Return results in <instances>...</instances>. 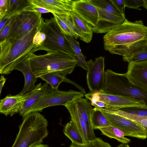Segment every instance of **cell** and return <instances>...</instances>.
<instances>
[{"label": "cell", "instance_id": "1", "mask_svg": "<svg viewBox=\"0 0 147 147\" xmlns=\"http://www.w3.org/2000/svg\"><path fill=\"white\" fill-rule=\"evenodd\" d=\"M104 49L112 54L128 57L147 47V26L142 20L126 19L103 37Z\"/></svg>", "mask_w": 147, "mask_h": 147}, {"label": "cell", "instance_id": "2", "mask_svg": "<svg viewBox=\"0 0 147 147\" xmlns=\"http://www.w3.org/2000/svg\"><path fill=\"white\" fill-rule=\"evenodd\" d=\"M41 21L30 32L17 40L6 39L0 42V73L8 75L17 65L38 51L40 45L33 43L34 37L41 28Z\"/></svg>", "mask_w": 147, "mask_h": 147}, {"label": "cell", "instance_id": "3", "mask_svg": "<svg viewBox=\"0 0 147 147\" xmlns=\"http://www.w3.org/2000/svg\"><path fill=\"white\" fill-rule=\"evenodd\" d=\"M30 59L32 69L37 79L52 72H58L65 76L73 71L77 63L75 55L61 52L39 55L34 53Z\"/></svg>", "mask_w": 147, "mask_h": 147}, {"label": "cell", "instance_id": "4", "mask_svg": "<svg viewBox=\"0 0 147 147\" xmlns=\"http://www.w3.org/2000/svg\"><path fill=\"white\" fill-rule=\"evenodd\" d=\"M23 118L11 147H31L41 144L49 133L47 119L38 112H32Z\"/></svg>", "mask_w": 147, "mask_h": 147}, {"label": "cell", "instance_id": "5", "mask_svg": "<svg viewBox=\"0 0 147 147\" xmlns=\"http://www.w3.org/2000/svg\"><path fill=\"white\" fill-rule=\"evenodd\" d=\"M101 92L107 94L134 98L144 102L147 107V92L132 84L125 73L119 74L107 69L105 71L104 89Z\"/></svg>", "mask_w": 147, "mask_h": 147}, {"label": "cell", "instance_id": "6", "mask_svg": "<svg viewBox=\"0 0 147 147\" xmlns=\"http://www.w3.org/2000/svg\"><path fill=\"white\" fill-rule=\"evenodd\" d=\"M40 31L45 34L46 38L38 50H43L47 53L61 52L75 55L65 35L54 17L44 21L43 19Z\"/></svg>", "mask_w": 147, "mask_h": 147}, {"label": "cell", "instance_id": "7", "mask_svg": "<svg viewBox=\"0 0 147 147\" xmlns=\"http://www.w3.org/2000/svg\"><path fill=\"white\" fill-rule=\"evenodd\" d=\"M96 8L98 18L93 31L96 33H107L126 19L110 0H90Z\"/></svg>", "mask_w": 147, "mask_h": 147}, {"label": "cell", "instance_id": "8", "mask_svg": "<svg viewBox=\"0 0 147 147\" xmlns=\"http://www.w3.org/2000/svg\"><path fill=\"white\" fill-rule=\"evenodd\" d=\"M84 96L81 91L71 90L67 91H61L49 87L47 91L23 114L22 117L24 118L32 112H41L50 107L59 105L64 106Z\"/></svg>", "mask_w": 147, "mask_h": 147}, {"label": "cell", "instance_id": "9", "mask_svg": "<svg viewBox=\"0 0 147 147\" xmlns=\"http://www.w3.org/2000/svg\"><path fill=\"white\" fill-rule=\"evenodd\" d=\"M42 18L41 13L34 11L32 6H27L17 16L6 39L19 40L40 23Z\"/></svg>", "mask_w": 147, "mask_h": 147}, {"label": "cell", "instance_id": "10", "mask_svg": "<svg viewBox=\"0 0 147 147\" xmlns=\"http://www.w3.org/2000/svg\"><path fill=\"white\" fill-rule=\"evenodd\" d=\"M105 58L100 56L94 61L90 59L87 62L86 81L91 92L103 91L105 82Z\"/></svg>", "mask_w": 147, "mask_h": 147}, {"label": "cell", "instance_id": "11", "mask_svg": "<svg viewBox=\"0 0 147 147\" xmlns=\"http://www.w3.org/2000/svg\"><path fill=\"white\" fill-rule=\"evenodd\" d=\"M102 112L111 125L121 130L125 136L142 139L147 138L145 129L139 125L120 116Z\"/></svg>", "mask_w": 147, "mask_h": 147}, {"label": "cell", "instance_id": "12", "mask_svg": "<svg viewBox=\"0 0 147 147\" xmlns=\"http://www.w3.org/2000/svg\"><path fill=\"white\" fill-rule=\"evenodd\" d=\"M125 74L132 84L147 92V60L129 63Z\"/></svg>", "mask_w": 147, "mask_h": 147}, {"label": "cell", "instance_id": "13", "mask_svg": "<svg viewBox=\"0 0 147 147\" xmlns=\"http://www.w3.org/2000/svg\"><path fill=\"white\" fill-rule=\"evenodd\" d=\"M74 1L28 0L29 5L30 6L44 8L52 13L67 15L70 14L73 10Z\"/></svg>", "mask_w": 147, "mask_h": 147}, {"label": "cell", "instance_id": "14", "mask_svg": "<svg viewBox=\"0 0 147 147\" xmlns=\"http://www.w3.org/2000/svg\"><path fill=\"white\" fill-rule=\"evenodd\" d=\"M31 90L24 94H9L0 100V112L6 116H12L19 113L26 99L30 96Z\"/></svg>", "mask_w": 147, "mask_h": 147}, {"label": "cell", "instance_id": "15", "mask_svg": "<svg viewBox=\"0 0 147 147\" xmlns=\"http://www.w3.org/2000/svg\"><path fill=\"white\" fill-rule=\"evenodd\" d=\"M98 93L99 100L103 101L107 104L106 108L113 107L120 109L133 107L147 108L144 102L130 97L109 95L102 92H98Z\"/></svg>", "mask_w": 147, "mask_h": 147}, {"label": "cell", "instance_id": "16", "mask_svg": "<svg viewBox=\"0 0 147 147\" xmlns=\"http://www.w3.org/2000/svg\"><path fill=\"white\" fill-rule=\"evenodd\" d=\"M73 8V10L88 23L93 27L95 26L98 20V12L90 0H74Z\"/></svg>", "mask_w": 147, "mask_h": 147}, {"label": "cell", "instance_id": "17", "mask_svg": "<svg viewBox=\"0 0 147 147\" xmlns=\"http://www.w3.org/2000/svg\"><path fill=\"white\" fill-rule=\"evenodd\" d=\"M68 111L72 121L77 127L85 143L94 140L86 123L82 118L74 101L64 105Z\"/></svg>", "mask_w": 147, "mask_h": 147}, {"label": "cell", "instance_id": "18", "mask_svg": "<svg viewBox=\"0 0 147 147\" xmlns=\"http://www.w3.org/2000/svg\"><path fill=\"white\" fill-rule=\"evenodd\" d=\"M14 70L21 72L24 77V85L19 93L21 94H25L34 88L37 79L35 76L32 69L30 58L20 62L17 65Z\"/></svg>", "mask_w": 147, "mask_h": 147}, {"label": "cell", "instance_id": "19", "mask_svg": "<svg viewBox=\"0 0 147 147\" xmlns=\"http://www.w3.org/2000/svg\"><path fill=\"white\" fill-rule=\"evenodd\" d=\"M74 102L82 118L88 125L92 136L95 139L96 137L91 121V116L94 108L88 99L82 97L76 99Z\"/></svg>", "mask_w": 147, "mask_h": 147}, {"label": "cell", "instance_id": "20", "mask_svg": "<svg viewBox=\"0 0 147 147\" xmlns=\"http://www.w3.org/2000/svg\"><path fill=\"white\" fill-rule=\"evenodd\" d=\"M46 82L43 84L40 82L36 85L33 89L31 90V94L25 100L23 106L20 112L22 116L23 114L32 106L48 90L49 86Z\"/></svg>", "mask_w": 147, "mask_h": 147}, {"label": "cell", "instance_id": "21", "mask_svg": "<svg viewBox=\"0 0 147 147\" xmlns=\"http://www.w3.org/2000/svg\"><path fill=\"white\" fill-rule=\"evenodd\" d=\"M80 33V40L88 43L91 41L93 35V27L81 18L74 10L71 13Z\"/></svg>", "mask_w": 147, "mask_h": 147}, {"label": "cell", "instance_id": "22", "mask_svg": "<svg viewBox=\"0 0 147 147\" xmlns=\"http://www.w3.org/2000/svg\"><path fill=\"white\" fill-rule=\"evenodd\" d=\"M39 78L49 84L53 89H58L60 84L63 82H65L74 84L85 95L86 94L85 90L83 88L58 72L49 73L41 76Z\"/></svg>", "mask_w": 147, "mask_h": 147}, {"label": "cell", "instance_id": "23", "mask_svg": "<svg viewBox=\"0 0 147 147\" xmlns=\"http://www.w3.org/2000/svg\"><path fill=\"white\" fill-rule=\"evenodd\" d=\"M97 109L103 112L120 116L137 123L145 129L147 135V116L141 117L130 114L115 108H104L98 107Z\"/></svg>", "mask_w": 147, "mask_h": 147}, {"label": "cell", "instance_id": "24", "mask_svg": "<svg viewBox=\"0 0 147 147\" xmlns=\"http://www.w3.org/2000/svg\"><path fill=\"white\" fill-rule=\"evenodd\" d=\"M63 132L72 143L78 144L85 143L77 127L71 120L65 125L63 128Z\"/></svg>", "mask_w": 147, "mask_h": 147}, {"label": "cell", "instance_id": "25", "mask_svg": "<svg viewBox=\"0 0 147 147\" xmlns=\"http://www.w3.org/2000/svg\"><path fill=\"white\" fill-rule=\"evenodd\" d=\"M102 134L111 138L116 139L122 143L128 144L131 141L130 140L125 137L123 132L120 129L112 125L105 127L98 128Z\"/></svg>", "mask_w": 147, "mask_h": 147}, {"label": "cell", "instance_id": "26", "mask_svg": "<svg viewBox=\"0 0 147 147\" xmlns=\"http://www.w3.org/2000/svg\"><path fill=\"white\" fill-rule=\"evenodd\" d=\"M53 14V17L64 34L67 35L73 36L76 39L79 37L74 32L69 25L67 17L69 15H59L55 13Z\"/></svg>", "mask_w": 147, "mask_h": 147}, {"label": "cell", "instance_id": "27", "mask_svg": "<svg viewBox=\"0 0 147 147\" xmlns=\"http://www.w3.org/2000/svg\"><path fill=\"white\" fill-rule=\"evenodd\" d=\"M91 121L94 129L111 125L102 111L94 109L91 115Z\"/></svg>", "mask_w": 147, "mask_h": 147}, {"label": "cell", "instance_id": "28", "mask_svg": "<svg viewBox=\"0 0 147 147\" xmlns=\"http://www.w3.org/2000/svg\"><path fill=\"white\" fill-rule=\"evenodd\" d=\"M29 5L28 0H6L5 15L22 11Z\"/></svg>", "mask_w": 147, "mask_h": 147}, {"label": "cell", "instance_id": "29", "mask_svg": "<svg viewBox=\"0 0 147 147\" xmlns=\"http://www.w3.org/2000/svg\"><path fill=\"white\" fill-rule=\"evenodd\" d=\"M123 58L124 61L128 63L147 60V47L134 53L128 57H123Z\"/></svg>", "mask_w": 147, "mask_h": 147}, {"label": "cell", "instance_id": "30", "mask_svg": "<svg viewBox=\"0 0 147 147\" xmlns=\"http://www.w3.org/2000/svg\"><path fill=\"white\" fill-rule=\"evenodd\" d=\"M70 147H112L108 143L104 142L101 138H96L94 140L82 144L71 143Z\"/></svg>", "mask_w": 147, "mask_h": 147}, {"label": "cell", "instance_id": "31", "mask_svg": "<svg viewBox=\"0 0 147 147\" xmlns=\"http://www.w3.org/2000/svg\"><path fill=\"white\" fill-rule=\"evenodd\" d=\"M20 12L14 16L8 22L3 28L0 30V42L5 40L7 38L9 33L16 20V18Z\"/></svg>", "mask_w": 147, "mask_h": 147}, {"label": "cell", "instance_id": "32", "mask_svg": "<svg viewBox=\"0 0 147 147\" xmlns=\"http://www.w3.org/2000/svg\"><path fill=\"white\" fill-rule=\"evenodd\" d=\"M125 112L141 116H147V108L133 107L119 109Z\"/></svg>", "mask_w": 147, "mask_h": 147}, {"label": "cell", "instance_id": "33", "mask_svg": "<svg viewBox=\"0 0 147 147\" xmlns=\"http://www.w3.org/2000/svg\"><path fill=\"white\" fill-rule=\"evenodd\" d=\"M65 36L72 48L74 52L75 55H83L79 43L75 39L74 37L66 35Z\"/></svg>", "mask_w": 147, "mask_h": 147}, {"label": "cell", "instance_id": "34", "mask_svg": "<svg viewBox=\"0 0 147 147\" xmlns=\"http://www.w3.org/2000/svg\"><path fill=\"white\" fill-rule=\"evenodd\" d=\"M125 7L134 9L137 10H141L139 8L140 6L144 7V0H124Z\"/></svg>", "mask_w": 147, "mask_h": 147}, {"label": "cell", "instance_id": "35", "mask_svg": "<svg viewBox=\"0 0 147 147\" xmlns=\"http://www.w3.org/2000/svg\"><path fill=\"white\" fill-rule=\"evenodd\" d=\"M86 98L90 101L91 104L93 106L96 102L99 101L100 97L98 92H89L85 95Z\"/></svg>", "mask_w": 147, "mask_h": 147}, {"label": "cell", "instance_id": "36", "mask_svg": "<svg viewBox=\"0 0 147 147\" xmlns=\"http://www.w3.org/2000/svg\"><path fill=\"white\" fill-rule=\"evenodd\" d=\"M46 38L45 34L40 31H38L34 36L33 43L36 45H40L43 43Z\"/></svg>", "mask_w": 147, "mask_h": 147}, {"label": "cell", "instance_id": "37", "mask_svg": "<svg viewBox=\"0 0 147 147\" xmlns=\"http://www.w3.org/2000/svg\"><path fill=\"white\" fill-rule=\"evenodd\" d=\"M21 11L6 14L0 18V30H1L8 22L16 14Z\"/></svg>", "mask_w": 147, "mask_h": 147}, {"label": "cell", "instance_id": "38", "mask_svg": "<svg viewBox=\"0 0 147 147\" xmlns=\"http://www.w3.org/2000/svg\"><path fill=\"white\" fill-rule=\"evenodd\" d=\"M75 58L77 61L76 66L80 67L84 69L87 70V62L83 55H75Z\"/></svg>", "mask_w": 147, "mask_h": 147}, {"label": "cell", "instance_id": "39", "mask_svg": "<svg viewBox=\"0 0 147 147\" xmlns=\"http://www.w3.org/2000/svg\"><path fill=\"white\" fill-rule=\"evenodd\" d=\"M111 1L120 12L123 15L124 9L125 7L124 0H110Z\"/></svg>", "mask_w": 147, "mask_h": 147}, {"label": "cell", "instance_id": "40", "mask_svg": "<svg viewBox=\"0 0 147 147\" xmlns=\"http://www.w3.org/2000/svg\"><path fill=\"white\" fill-rule=\"evenodd\" d=\"M6 0H0V18L5 15V6Z\"/></svg>", "mask_w": 147, "mask_h": 147}, {"label": "cell", "instance_id": "41", "mask_svg": "<svg viewBox=\"0 0 147 147\" xmlns=\"http://www.w3.org/2000/svg\"><path fill=\"white\" fill-rule=\"evenodd\" d=\"M32 7L34 10L39 13L42 14L50 12L49 11L43 8Z\"/></svg>", "mask_w": 147, "mask_h": 147}, {"label": "cell", "instance_id": "42", "mask_svg": "<svg viewBox=\"0 0 147 147\" xmlns=\"http://www.w3.org/2000/svg\"><path fill=\"white\" fill-rule=\"evenodd\" d=\"M94 107H96L101 108H106L107 105L104 102L102 101H98L93 106Z\"/></svg>", "mask_w": 147, "mask_h": 147}, {"label": "cell", "instance_id": "43", "mask_svg": "<svg viewBox=\"0 0 147 147\" xmlns=\"http://www.w3.org/2000/svg\"><path fill=\"white\" fill-rule=\"evenodd\" d=\"M6 80L4 75L1 74L0 78V94H1L3 87Z\"/></svg>", "mask_w": 147, "mask_h": 147}, {"label": "cell", "instance_id": "44", "mask_svg": "<svg viewBox=\"0 0 147 147\" xmlns=\"http://www.w3.org/2000/svg\"><path fill=\"white\" fill-rule=\"evenodd\" d=\"M31 147H50L48 145L46 144H39L36 145L32 146Z\"/></svg>", "mask_w": 147, "mask_h": 147}, {"label": "cell", "instance_id": "45", "mask_svg": "<svg viewBox=\"0 0 147 147\" xmlns=\"http://www.w3.org/2000/svg\"><path fill=\"white\" fill-rule=\"evenodd\" d=\"M117 147H129V146L126 144L122 143Z\"/></svg>", "mask_w": 147, "mask_h": 147}, {"label": "cell", "instance_id": "46", "mask_svg": "<svg viewBox=\"0 0 147 147\" xmlns=\"http://www.w3.org/2000/svg\"><path fill=\"white\" fill-rule=\"evenodd\" d=\"M144 7L145 8L147 9V0H144Z\"/></svg>", "mask_w": 147, "mask_h": 147}]
</instances>
